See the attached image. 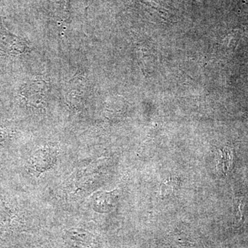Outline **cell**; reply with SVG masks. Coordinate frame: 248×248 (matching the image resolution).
Returning <instances> with one entry per match:
<instances>
[{"label": "cell", "mask_w": 248, "mask_h": 248, "mask_svg": "<svg viewBox=\"0 0 248 248\" xmlns=\"http://www.w3.org/2000/svg\"><path fill=\"white\" fill-rule=\"evenodd\" d=\"M29 48L27 40L11 33L0 23V51L17 55L26 53Z\"/></svg>", "instance_id": "1"}, {"label": "cell", "mask_w": 248, "mask_h": 248, "mask_svg": "<svg viewBox=\"0 0 248 248\" xmlns=\"http://www.w3.org/2000/svg\"><path fill=\"white\" fill-rule=\"evenodd\" d=\"M118 202L116 190L112 192H96L91 197V206L94 211L99 213H109L113 211Z\"/></svg>", "instance_id": "2"}, {"label": "cell", "mask_w": 248, "mask_h": 248, "mask_svg": "<svg viewBox=\"0 0 248 248\" xmlns=\"http://www.w3.org/2000/svg\"><path fill=\"white\" fill-rule=\"evenodd\" d=\"M34 167L37 172H43L51 169L57 161V154L50 148L39 150L33 157Z\"/></svg>", "instance_id": "3"}]
</instances>
